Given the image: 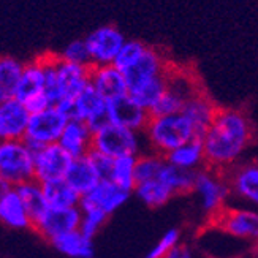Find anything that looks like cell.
<instances>
[{
	"mask_svg": "<svg viewBox=\"0 0 258 258\" xmlns=\"http://www.w3.org/2000/svg\"><path fill=\"white\" fill-rule=\"evenodd\" d=\"M181 252H182V245L179 244L177 247H174L173 250H170L163 258H181Z\"/></svg>",
	"mask_w": 258,
	"mask_h": 258,
	"instance_id": "cell-40",
	"label": "cell"
},
{
	"mask_svg": "<svg viewBox=\"0 0 258 258\" xmlns=\"http://www.w3.org/2000/svg\"><path fill=\"white\" fill-rule=\"evenodd\" d=\"M143 135L148 151L160 154L163 157L173 149L179 148V146L197 138L194 127L190 125V122L182 113L151 116Z\"/></svg>",
	"mask_w": 258,
	"mask_h": 258,
	"instance_id": "cell-3",
	"label": "cell"
},
{
	"mask_svg": "<svg viewBox=\"0 0 258 258\" xmlns=\"http://www.w3.org/2000/svg\"><path fill=\"white\" fill-rule=\"evenodd\" d=\"M81 209V208H80ZM108 214H105L103 211L95 209V208H84L81 209V223H80V231L86 234L87 238L94 239L97 234L100 233L105 227V223L108 222Z\"/></svg>",
	"mask_w": 258,
	"mask_h": 258,
	"instance_id": "cell-34",
	"label": "cell"
},
{
	"mask_svg": "<svg viewBox=\"0 0 258 258\" xmlns=\"http://www.w3.org/2000/svg\"><path fill=\"white\" fill-rule=\"evenodd\" d=\"M133 194L138 197L141 203H144L146 206L152 209L166 205L173 197H176L173 194V190L166 184H163L160 179H152V181L137 184Z\"/></svg>",
	"mask_w": 258,
	"mask_h": 258,
	"instance_id": "cell-28",
	"label": "cell"
},
{
	"mask_svg": "<svg viewBox=\"0 0 258 258\" xmlns=\"http://www.w3.org/2000/svg\"><path fill=\"white\" fill-rule=\"evenodd\" d=\"M171 69V63L166 60L162 51L148 46L141 57L135 62L130 69L122 72L125 76L128 91H133L146 83L154 81L157 78L166 76Z\"/></svg>",
	"mask_w": 258,
	"mask_h": 258,
	"instance_id": "cell-12",
	"label": "cell"
},
{
	"mask_svg": "<svg viewBox=\"0 0 258 258\" xmlns=\"http://www.w3.org/2000/svg\"><path fill=\"white\" fill-rule=\"evenodd\" d=\"M52 247L70 258H92L94 256V239L87 238L80 230L62 234L51 242Z\"/></svg>",
	"mask_w": 258,
	"mask_h": 258,
	"instance_id": "cell-25",
	"label": "cell"
},
{
	"mask_svg": "<svg viewBox=\"0 0 258 258\" xmlns=\"http://www.w3.org/2000/svg\"><path fill=\"white\" fill-rule=\"evenodd\" d=\"M69 120V114L59 106H49L40 113H33L30 114L24 140L33 151L43 146L55 144Z\"/></svg>",
	"mask_w": 258,
	"mask_h": 258,
	"instance_id": "cell-7",
	"label": "cell"
},
{
	"mask_svg": "<svg viewBox=\"0 0 258 258\" xmlns=\"http://www.w3.org/2000/svg\"><path fill=\"white\" fill-rule=\"evenodd\" d=\"M30 111L18 98L0 103V140H24Z\"/></svg>",
	"mask_w": 258,
	"mask_h": 258,
	"instance_id": "cell-16",
	"label": "cell"
},
{
	"mask_svg": "<svg viewBox=\"0 0 258 258\" xmlns=\"http://www.w3.org/2000/svg\"><path fill=\"white\" fill-rule=\"evenodd\" d=\"M94 132L91 130L86 122L70 119L60 135L57 144L69 154L72 159H80L86 157L92 151Z\"/></svg>",
	"mask_w": 258,
	"mask_h": 258,
	"instance_id": "cell-20",
	"label": "cell"
},
{
	"mask_svg": "<svg viewBox=\"0 0 258 258\" xmlns=\"http://www.w3.org/2000/svg\"><path fill=\"white\" fill-rule=\"evenodd\" d=\"M81 223V209L67 208V209H54L48 208L43 214L33 222V231L48 242H52L62 234L80 230Z\"/></svg>",
	"mask_w": 258,
	"mask_h": 258,
	"instance_id": "cell-11",
	"label": "cell"
},
{
	"mask_svg": "<svg viewBox=\"0 0 258 258\" xmlns=\"http://www.w3.org/2000/svg\"><path fill=\"white\" fill-rule=\"evenodd\" d=\"M146 48H148V44H144L140 40H127L124 43V46L120 48L113 65L117 67L120 72H125L141 57L143 52L146 51Z\"/></svg>",
	"mask_w": 258,
	"mask_h": 258,
	"instance_id": "cell-35",
	"label": "cell"
},
{
	"mask_svg": "<svg viewBox=\"0 0 258 258\" xmlns=\"http://www.w3.org/2000/svg\"><path fill=\"white\" fill-rule=\"evenodd\" d=\"M195 176H197V171L181 170V168H176L165 160V165L160 170L157 179H160L163 184L170 187L174 195H185V194L194 192Z\"/></svg>",
	"mask_w": 258,
	"mask_h": 258,
	"instance_id": "cell-29",
	"label": "cell"
},
{
	"mask_svg": "<svg viewBox=\"0 0 258 258\" xmlns=\"http://www.w3.org/2000/svg\"><path fill=\"white\" fill-rule=\"evenodd\" d=\"M181 258H194V253L187 245H182V252H181Z\"/></svg>",
	"mask_w": 258,
	"mask_h": 258,
	"instance_id": "cell-41",
	"label": "cell"
},
{
	"mask_svg": "<svg viewBox=\"0 0 258 258\" xmlns=\"http://www.w3.org/2000/svg\"><path fill=\"white\" fill-rule=\"evenodd\" d=\"M16 188L19 192V197L24 201L32 220L35 222L43 212L49 208L46 203V197H44V192H43V184L38 182L37 179H32V181L26 184L18 185Z\"/></svg>",
	"mask_w": 258,
	"mask_h": 258,
	"instance_id": "cell-30",
	"label": "cell"
},
{
	"mask_svg": "<svg viewBox=\"0 0 258 258\" xmlns=\"http://www.w3.org/2000/svg\"><path fill=\"white\" fill-rule=\"evenodd\" d=\"M44 84H46V73H44V62L41 57L24 63L22 69L16 97L22 103H27L33 97L44 94Z\"/></svg>",
	"mask_w": 258,
	"mask_h": 258,
	"instance_id": "cell-22",
	"label": "cell"
},
{
	"mask_svg": "<svg viewBox=\"0 0 258 258\" xmlns=\"http://www.w3.org/2000/svg\"><path fill=\"white\" fill-rule=\"evenodd\" d=\"M108 117L111 124L125 127L135 132H144L151 119L149 111L137 105L128 95L108 102Z\"/></svg>",
	"mask_w": 258,
	"mask_h": 258,
	"instance_id": "cell-17",
	"label": "cell"
},
{
	"mask_svg": "<svg viewBox=\"0 0 258 258\" xmlns=\"http://www.w3.org/2000/svg\"><path fill=\"white\" fill-rule=\"evenodd\" d=\"M135 166H137V157L135 155H125V157H119V159H113L109 181H113L119 187L133 194L135 187H137Z\"/></svg>",
	"mask_w": 258,
	"mask_h": 258,
	"instance_id": "cell-31",
	"label": "cell"
},
{
	"mask_svg": "<svg viewBox=\"0 0 258 258\" xmlns=\"http://www.w3.org/2000/svg\"><path fill=\"white\" fill-rule=\"evenodd\" d=\"M165 165V157L155 154L152 151H144L137 157V166H135V176L137 184L152 181L159 177V173Z\"/></svg>",
	"mask_w": 258,
	"mask_h": 258,
	"instance_id": "cell-33",
	"label": "cell"
},
{
	"mask_svg": "<svg viewBox=\"0 0 258 258\" xmlns=\"http://www.w3.org/2000/svg\"><path fill=\"white\" fill-rule=\"evenodd\" d=\"M211 225L228 233L242 242H258V209L227 205L209 219Z\"/></svg>",
	"mask_w": 258,
	"mask_h": 258,
	"instance_id": "cell-8",
	"label": "cell"
},
{
	"mask_svg": "<svg viewBox=\"0 0 258 258\" xmlns=\"http://www.w3.org/2000/svg\"><path fill=\"white\" fill-rule=\"evenodd\" d=\"M194 194L198 197L201 211L209 216V219H212L228 205L231 197L227 174L212 170L209 166L201 168L195 176Z\"/></svg>",
	"mask_w": 258,
	"mask_h": 258,
	"instance_id": "cell-6",
	"label": "cell"
},
{
	"mask_svg": "<svg viewBox=\"0 0 258 258\" xmlns=\"http://www.w3.org/2000/svg\"><path fill=\"white\" fill-rule=\"evenodd\" d=\"M24 63L10 55H0V103L16 97Z\"/></svg>",
	"mask_w": 258,
	"mask_h": 258,
	"instance_id": "cell-27",
	"label": "cell"
},
{
	"mask_svg": "<svg viewBox=\"0 0 258 258\" xmlns=\"http://www.w3.org/2000/svg\"><path fill=\"white\" fill-rule=\"evenodd\" d=\"M185 102L177 97L176 94H173L171 91H166L163 92V95L160 97V100L154 105V108L149 111L151 116H168V114H177L181 113L182 108H184Z\"/></svg>",
	"mask_w": 258,
	"mask_h": 258,
	"instance_id": "cell-36",
	"label": "cell"
},
{
	"mask_svg": "<svg viewBox=\"0 0 258 258\" xmlns=\"http://www.w3.org/2000/svg\"><path fill=\"white\" fill-rule=\"evenodd\" d=\"M253 137V125L244 111L219 108L212 124L201 137L206 166L222 173L228 171L241 162Z\"/></svg>",
	"mask_w": 258,
	"mask_h": 258,
	"instance_id": "cell-1",
	"label": "cell"
},
{
	"mask_svg": "<svg viewBox=\"0 0 258 258\" xmlns=\"http://www.w3.org/2000/svg\"><path fill=\"white\" fill-rule=\"evenodd\" d=\"M91 86L106 100V102L128 95V86L125 81V76L113 63L92 67Z\"/></svg>",
	"mask_w": 258,
	"mask_h": 258,
	"instance_id": "cell-19",
	"label": "cell"
},
{
	"mask_svg": "<svg viewBox=\"0 0 258 258\" xmlns=\"http://www.w3.org/2000/svg\"><path fill=\"white\" fill-rule=\"evenodd\" d=\"M72 160H73L72 157L57 143L35 149L33 151L35 179L41 184L65 179V174L69 171Z\"/></svg>",
	"mask_w": 258,
	"mask_h": 258,
	"instance_id": "cell-13",
	"label": "cell"
},
{
	"mask_svg": "<svg viewBox=\"0 0 258 258\" xmlns=\"http://www.w3.org/2000/svg\"><path fill=\"white\" fill-rule=\"evenodd\" d=\"M231 188V197H236L250 208L258 209V162H239L225 171Z\"/></svg>",
	"mask_w": 258,
	"mask_h": 258,
	"instance_id": "cell-14",
	"label": "cell"
},
{
	"mask_svg": "<svg viewBox=\"0 0 258 258\" xmlns=\"http://www.w3.org/2000/svg\"><path fill=\"white\" fill-rule=\"evenodd\" d=\"M0 223L11 230L33 228V220L16 187H7L0 194Z\"/></svg>",
	"mask_w": 258,
	"mask_h": 258,
	"instance_id": "cell-18",
	"label": "cell"
},
{
	"mask_svg": "<svg viewBox=\"0 0 258 258\" xmlns=\"http://www.w3.org/2000/svg\"><path fill=\"white\" fill-rule=\"evenodd\" d=\"M59 57L62 60L72 62V63L92 67L91 65V55H89V49H87L86 40H73V41H70L63 48V51L59 54Z\"/></svg>",
	"mask_w": 258,
	"mask_h": 258,
	"instance_id": "cell-37",
	"label": "cell"
},
{
	"mask_svg": "<svg viewBox=\"0 0 258 258\" xmlns=\"http://www.w3.org/2000/svg\"><path fill=\"white\" fill-rule=\"evenodd\" d=\"M89 157L95 166L97 173L100 174L102 179H109V173H111V166H113V159L108 155H103L97 151H91L89 152Z\"/></svg>",
	"mask_w": 258,
	"mask_h": 258,
	"instance_id": "cell-39",
	"label": "cell"
},
{
	"mask_svg": "<svg viewBox=\"0 0 258 258\" xmlns=\"http://www.w3.org/2000/svg\"><path fill=\"white\" fill-rule=\"evenodd\" d=\"M43 192L46 197V203L54 209H67V208H78L81 201V195L65 181H51L43 184Z\"/></svg>",
	"mask_w": 258,
	"mask_h": 258,
	"instance_id": "cell-26",
	"label": "cell"
},
{
	"mask_svg": "<svg viewBox=\"0 0 258 258\" xmlns=\"http://www.w3.org/2000/svg\"><path fill=\"white\" fill-rule=\"evenodd\" d=\"M92 151H97L111 159H119L125 155L138 157L144 151H148L143 132H135L116 124L105 125L94 132Z\"/></svg>",
	"mask_w": 258,
	"mask_h": 258,
	"instance_id": "cell-5",
	"label": "cell"
},
{
	"mask_svg": "<svg viewBox=\"0 0 258 258\" xmlns=\"http://www.w3.org/2000/svg\"><path fill=\"white\" fill-rule=\"evenodd\" d=\"M179 241H181V231H179L177 228L166 230L162 234V238L151 247V250L148 252L146 258H163L168 252L173 250L174 247H177Z\"/></svg>",
	"mask_w": 258,
	"mask_h": 258,
	"instance_id": "cell-38",
	"label": "cell"
},
{
	"mask_svg": "<svg viewBox=\"0 0 258 258\" xmlns=\"http://www.w3.org/2000/svg\"><path fill=\"white\" fill-rule=\"evenodd\" d=\"M65 113L70 119L86 122L92 132H97L109 124L108 102L91 84L73 100L72 105L65 109Z\"/></svg>",
	"mask_w": 258,
	"mask_h": 258,
	"instance_id": "cell-9",
	"label": "cell"
},
{
	"mask_svg": "<svg viewBox=\"0 0 258 258\" xmlns=\"http://www.w3.org/2000/svg\"><path fill=\"white\" fill-rule=\"evenodd\" d=\"M41 59L44 62V73H46L44 94L52 106H59L65 111L91 84L92 67L62 60L57 54H44Z\"/></svg>",
	"mask_w": 258,
	"mask_h": 258,
	"instance_id": "cell-2",
	"label": "cell"
},
{
	"mask_svg": "<svg viewBox=\"0 0 258 258\" xmlns=\"http://www.w3.org/2000/svg\"><path fill=\"white\" fill-rule=\"evenodd\" d=\"M84 40L89 49V55H91L92 67L114 63V59L117 57L120 48L127 41L124 33L116 26L97 27Z\"/></svg>",
	"mask_w": 258,
	"mask_h": 258,
	"instance_id": "cell-10",
	"label": "cell"
},
{
	"mask_svg": "<svg viewBox=\"0 0 258 258\" xmlns=\"http://www.w3.org/2000/svg\"><path fill=\"white\" fill-rule=\"evenodd\" d=\"M0 176L10 187L35 179L33 149L26 140H0Z\"/></svg>",
	"mask_w": 258,
	"mask_h": 258,
	"instance_id": "cell-4",
	"label": "cell"
},
{
	"mask_svg": "<svg viewBox=\"0 0 258 258\" xmlns=\"http://www.w3.org/2000/svg\"><path fill=\"white\" fill-rule=\"evenodd\" d=\"M217 111L219 108L216 106V103L201 91L188 100L181 113L190 122V125L194 127L197 138L201 140V137L206 133V130L212 124V120H214Z\"/></svg>",
	"mask_w": 258,
	"mask_h": 258,
	"instance_id": "cell-21",
	"label": "cell"
},
{
	"mask_svg": "<svg viewBox=\"0 0 258 258\" xmlns=\"http://www.w3.org/2000/svg\"><path fill=\"white\" fill-rule=\"evenodd\" d=\"M165 160L170 165L185 171H200L201 168L206 166L203 143H201L200 138L190 140L188 143L168 152L165 155Z\"/></svg>",
	"mask_w": 258,
	"mask_h": 258,
	"instance_id": "cell-23",
	"label": "cell"
},
{
	"mask_svg": "<svg viewBox=\"0 0 258 258\" xmlns=\"http://www.w3.org/2000/svg\"><path fill=\"white\" fill-rule=\"evenodd\" d=\"M130 197L132 192H128V190L119 187L113 181H109V179H102L91 192L81 197L80 208H95L111 216L124 206Z\"/></svg>",
	"mask_w": 258,
	"mask_h": 258,
	"instance_id": "cell-15",
	"label": "cell"
},
{
	"mask_svg": "<svg viewBox=\"0 0 258 258\" xmlns=\"http://www.w3.org/2000/svg\"><path fill=\"white\" fill-rule=\"evenodd\" d=\"M65 181L69 182L81 197L86 195L102 181V177L97 173L95 166L89 154L80 159H73L69 171L65 174Z\"/></svg>",
	"mask_w": 258,
	"mask_h": 258,
	"instance_id": "cell-24",
	"label": "cell"
},
{
	"mask_svg": "<svg viewBox=\"0 0 258 258\" xmlns=\"http://www.w3.org/2000/svg\"><path fill=\"white\" fill-rule=\"evenodd\" d=\"M7 187H10V185H8V184H7L5 181H4V177L0 176V194H2V192H4V190H5Z\"/></svg>",
	"mask_w": 258,
	"mask_h": 258,
	"instance_id": "cell-42",
	"label": "cell"
},
{
	"mask_svg": "<svg viewBox=\"0 0 258 258\" xmlns=\"http://www.w3.org/2000/svg\"><path fill=\"white\" fill-rule=\"evenodd\" d=\"M166 76L157 78L154 81H149L137 89H133V91H128V97L146 111H151L154 105L160 100L163 92L166 91Z\"/></svg>",
	"mask_w": 258,
	"mask_h": 258,
	"instance_id": "cell-32",
	"label": "cell"
}]
</instances>
